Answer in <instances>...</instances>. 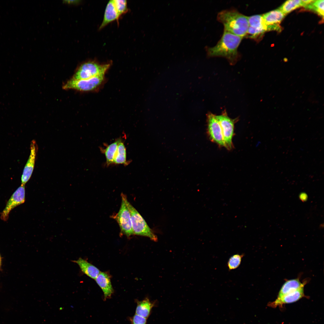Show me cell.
<instances>
[{
	"mask_svg": "<svg viewBox=\"0 0 324 324\" xmlns=\"http://www.w3.org/2000/svg\"><path fill=\"white\" fill-rule=\"evenodd\" d=\"M110 65V63L101 64L93 60L86 62L78 67L72 79L85 80L105 75Z\"/></svg>",
	"mask_w": 324,
	"mask_h": 324,
	"instance_id": "obj_4",
	"label": "cell"
},
{
	"mask_svg": "<svg viewBox=\"0 0 324 324\" xmlns=\"http://www.w3.org/2000/svg\"><path fill=\"white\" fill-rule=\"evenodd\" d=\"M243 38L224 30L216 45L206 48L207 55L209 57L225 58L230 64H235L240 58L238 48Z\"/></svg>",
	"mask_w": 324,
	"mask_h": 324,
	"instance_id": "obj_1",
	"label": "cell"
},
{
	"mask_svg": "<svg viewBox=\"0 0 324 324\" xmlns=\"http://www.w3.org/2000/svg\"><path fill=\"white\" fill-rule=\"evenodd\" d=\"M285 15L279 9L271 11L262 15L267 31L272 30L281 31V28L280 24Z\"/></svg>",
	"mask_w": 324,
	"mask_h": 324,
	"instance_id": "obj_10",
	"label": "cell"
},
{
	"mask_svg": "<svg viewBox=\"0 0 324 324\" xmlns=\"http://www.w3.org/2000/svg\"><path fill=\"white\" fill-rule=\"evenodd\" d=\"M119 139L109 145L105 149L104 153L105 155L106 162L108 165L113 163V160L116 154L118 145L121 141Z\"/></svg>",
	"mask_w": 324,
	"mask_h": 324,
	"instance_id": "obj_19",
	"label": "cell"
},
{
	"mask_svg": "<svg viewBox=\"0 0 324 324\" xmlns=\"http://www.w3.org/2000/svg\"><path fill=\"white\" fill-rule=\"evenodd\" d=\"M207 122V133L211 141L219 146L225 147L221 126L215 115L211 112L208 113Z\"/></svg>",
	"mask_w": 324,
	"mask_h": 324,
	"instance_id": "obj_8",
	"label": "cell"
},
{
	"mask_svg": "<svg viewBox=\"0 0 324 324\" xmlns=\"http://www.w3.org/2000/svg\"><path fill=\"white\" fill-rule=\"evenodd\" d=\"M217 19L222 23L224 30L243 38L248 27V16L234 9L222 10L218 13Z\"/></svg>",
	"mask_w": 324,
	"mask_h": 324,
	"instance_id": "obj_2",
	"label": "cell"
},
{
	"mask_svg": "<svg viewBox=\"0 0 324 324\" xmlns=\"http://www.w3.org/2000/svg\"><path fill=\"white\" fill-rule=\"evenodd\" d=\"M64 2L69 4H76L79 3V1L78 0H68L64 1Z\"/></svg>",
	"mask_w": 324,
	"mask_h": 324,
	"instance_id": "obj_25",
	"label": "cell"
},
{
	"mask_svg": "<svg viewBox=\"0 0 324 324\" xmlns=\"http://www.w3.org/2000/svg\"><path fill=\"white\" fill-rule=\"evenodd\" d=\"M244 256L243 254H237L231 256L227 263L229 269L231 270L237 268L240 266Z\"/></svg>",
	"mask_w": 324,
	"mask_h": 324,
	"instance_id": "obj_22",
	"label": "cell"
},
{
	"mask_svg": "<svg viewBox=\"0 0 324 324\" xmlns=\"http://www.w3.org/2000/svg\"><path fill=\"white\" fill-rule=\"evenodd\" d=\"M122 202L120 209L113 218L117 221L119 226L121 232L129 237L134 235L132 226L130 211L125 203L123 193L121 194Z\"/></svg>",
	"mask_w": 324,
	"mask_h": 324,
	"instance_id": "obj_6",
	"label": "cell"
},
{
	"mask_svg": "<svg viewBox=\"0 0 324 324\" xmlns=\"http://www.w3.org/2000/svg\"><path fill=\"white\" fill-rule=\"evenodd\" d=\"M25 200V185L21 184L7 202L5 208L1 213V219L4 221H7L11 210L17 206L24 203Z\"/></svg>",
	"mask_w": 324,
	"mask_h": 324,
	"instance_id": "obj_9",
	"label": "cell"
},
{
	"mask_svg": "<svg viewBox=\"0 0 324 324\" xmlns=\"http://www.w3.org/2000/svg\"><path fill=\"white\" fill-rule=\"evenodd\" d=\"M38 149L36 141L34 140H32L30 145V155L24 167L21 176V184L22 185H25L32 176Z\"/></svg>",
	"mask_w": 324,
	"mask_h": 324,
	"instance_id": "obj_11",
	"label": "cell"
},
{
	"mask_svg": "<svg viewBox=\"0 0 324 324\" xmlns=\"http://www.w3.org/2000/svg\"><path fill=\"white\" fill-rule=\"evenodd\" d=\"M153 305L148 298L137 302L136 314L147 318L150 314Z\"/></svg>",
	"mask_w": 324,
	"mask_h": 324,
	"instance_id": "obj_17",
	"label": "cell"
},
{
	"mask_svg": "<svg viewBox=\"0 0 324 324\" xmlns=\"http://www.w3.org/2000/svg\"><path fill=\"white\" fill-rule=\"evenodd\" d=\"M116 7L121 16L128 11L127 2L125 0H114Z\"/></svg>",
	"mask_w": 324,
	"mask_h": 324,
	"instance_id": "obj_23",
	"label": "cell"
},
{
	"mask_svg": "<svg viewBox=\"0 0 324 324\" xmlns=\"http://www.w3.org/2000/svg\"><path fill=\"white\" fill-rule=\"evenodd\" d=\"M72 261L77 264L82 272L92 279H95L100 272L96 267L82 258Z\"/></svg>",
	"mask_w": 324,
	"mask_h": 324,
	"instance_id": "obj_15",
	"label": "cell"
},
{
	"mask_svg": "<svg viewBox=\"0 0 324 324\" xmlns=\"http://www.w3.org/2000/svg\"><path fill=\"white\" fill-rule=\"evenodd\" d=\"M120 16L117 10L114 0H110L107 3L105 10L103 20L99 29L104 28L110 22L118 21Z\"/></svg>",
	"mask_w": 324,
	"mask_h": 324,
	"instance_id": "obj_13",
	"label": "cell"
},
{
	"mask_svg": "<svg viewBox=\"0 0 324 324\" xmlns=\"http://www.w3.org/2000/svg\"><path fill=\"white\" fill-rule=\"evenodd\" d=\"M95 280L102 290L104 299L110 298L113 290L109 275L105 272H100Z\"/></svg>",
	"mask_w": 324,
	"mask_h": 324,
	"instance_id": "obj_14",
	"label": "cell"
},
{
	"mask_svg": "<svg viewBox=\"0 0 324 324\" xmlns=\"http://www.w3.org/2000/svg\"><path fill=\"white\" fill-rule=\"evenodd\" d=\"M126 162V152L123 142L121 140L118 145L117 150L113 160V163L125 164Z\"/></svg>",
	"mask_w": 324,
	"mask_h": 324,
	"instance_id": "obj_18",
	"label": "cell"
},
{
	"mask_svg": "<svg viewBox=\"0 0 324 324\" xmlns=\"http://www.w3.org/2000/svg\"><path fill=\"white\" fill-rule=\"evenodd\" d=\"M132 324H146V319L135 314L131 319Z\"/></svg>",
	"mask_w": 324,
	"mask_h": 324,
	"instance_id": "obj_24",
	"label": "cell"
},
{
	"mask_svg": "<svg viewBox=\"0 0 324 324\" xmlns=\"http://www.w3.org/2000/svg\"><path fill=\"white\" fill-rule=\"evenodd\" d=\"M124 200L130 211L134 234L147 237L154 242L158 240V238L152 229L149 227L145 220L127 200L125 195Z\"/></svg>",
	"mask_w": 324,
	"mask_h": 324,
	"instance_id": "obj_3",
	"label": "cell"
},
{
	"mask_svg": "<svg viewBox=\"0 0 324 324\" xmlns=\"http://www.w3.org/2000/svg\"><path fill=\"white\" fill-rule=\"evenodd\" d=\"M215 116L221 126L225 147L228 150H231L233 147L232 139L236 120L230 118L225 111L220 115Z\"/></svg>",
	"mask_w": 324,
	"mask_h": 324,
	"instance_id": "obj_7",
	"label": "cell"
},
{
	"mask_svg": "<svg viewBox=\"0 0 324 324\" xmlns=\"http://www.w3.org/2000/svg\"><path fill=\"white\" fill-rule=\"evenodd\" d=\"M302 6V0H289L286 1L279 8L283 13L286 15L292 10Z\"/></svg>",
	"mask_w": 324,
	"mask_h": 324,
	"instance_id": "obj_20",
	"label": "cell"
},
{
	"mask_svg": "<svg viewBox=\"0 0 324 324\" xmlns=\"http://www.w3.org/2000/svg\"><path fill=\"white\" fill-rule=\"evenodd\" d=\"M324 3V0H314L313 2L305 7L310 10H314L323 18Z\"/></svg>",
	"mask_w": 324,
	"mask_h": 324,
	"instance_id": "obj_21",
	"label": "cell"
},
{
	"mask_svg": "<svg viewBox=\"0 0 324 324\" xmlns=\"http://www.w3.org/2000/svg\"><path fill=\"white\" fill-rule=\"evenodd\" d=\"M0 262H1V259H0Z\"/></svg>",
	"mask_w": 324,
	"mask_h": 324,
	"instance_id": "obj_26",
	"label": "cell"
},
{
	"mask_svg": "<svg viewBox=\"0 0 324 324\" xmlns=\"http://www.w3.org/2000/svg\"><path fill=\"white\" fill-rule=\"evenodd\" d=\"M306 283V281L302 283L298 278L288 280L285 282L281 287L279 292L278 297H280L301 288L304 287Z\"/></svg>",
	"mask_w": 324,
	"mask_h": 324,
	"instance_id": "obj_16",
	"label": "cell"
},
{
	"mask_svg": "<svg viewBox=\"0 0 324 324\" xmlns=\"http://www.w3.org/2000/svg\"><path fill=\"white\" fill-rule=\"evenodd\" d=\"M105 75H98L85 80L71 79L63 86L65 90L74 89L81 92L93 91L99 88L105 81Z\"/></svg>",
	"mask_w": 324,
	"mask_h": 324,
	"instance_id": "obj_5",
	"label": "cell"
},
{
	"mask_svg": "<svg viewBox=\"0 0 324 324\" xmlns=\"http://www.w3.org/2000/svg\"><path fill=\"white\" fill-rule=\"evenodd\" d=\"M304 288H301L280 297H277L274 301L269 304V305L274 308L284 304L297 301L304 296Z\"/></svg>",
	"mask_w": 324,
	"mask_h": 324,
	"instance_id": "obj_12",
	"label": "cell"
}]
</instances>
